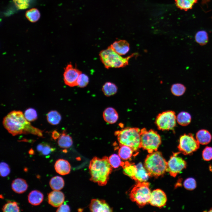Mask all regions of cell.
<instances>
[{"instance_id": "32", "label": "cell", "mask_w": 212, "mask_h": 212, "mask_svg": "<svg viewBox=\"0 0 212 212\" xmlns=\"http://www.w3.org/2000/svg\"><path fill=\"white\" fill-rule=\"evenodd\" d=\"M37 151L41 155H47L54 150V148H52L49 145L45 143H41L37 147Z\"/></svg>"}, {"instance_id": "4", "label": "cell", "mask_w": 212, "mask_h": 212, "mask_svg": "<svg viewBox=\"0 0 212 212\" xmlns=\"http://www.w3.org/2000/svg\"><path fill=\"white\" fill-rule=\"evenodd\" d=\"M120 145L131 147L137 154L141 148L140 130L137 127H126L115 132Z\"/></svg>"}, {"instance_id": "5", "label": "cell", "mask_w": 212, "mask_h": 212, "mask_svg": "<svg viewBox=\"0 0 212 212\" xmlns=\"http://www.w3.org/2000/svg\"><path fill=\"white\" fill-rule=\"evenodd\" d=\"M132 54L126 57H123L115 52L109 46L105 49L101 51L99 53L100 59L105 67L107 69L110 68L123 67L128 65L129 59L135 55Z\"/></svg>"}, {"instance_id": "34", "label": "cell", "mask_w": 212, "mask_h": 212, "mask_svg": "<svg viewBox=\"0 0 212 212\" xmlns=\"http://www.w3.org/2000/svg\"><path fill=\"white\" fill-rule=\"evenodd\" d=\"M4 212H18L20 211L19 207L17 203L15 201H8L2 208Z\"/></svg>"}, {"instance_id": "21", "label": "cell", "mask_w": 212, "mask_h": 212, "mask_svg": "<svg viewBox=\"0 0 212 212\" xmlns=\"http://www.w3.org/2000/svg\"><path fill=\"white\" fill-rule=\"evenodd\" d=\"M44 199L43 194L40 191L34 190L32 191L28 196V200L29 203L33 205H39Z\"/></svg>"}, {"instance_id": "3", "label": "cell", "mask_w": 212, "mask_h": 212, "mask_svg": "<svg viewBox=\"0 0 212 212\" xmlns=\"http://www.w3.org/2000/svg\"><path fill=\"white\" fill-rule=\"evenodd\" d=\"M167 164L162 153L157 150L147 156L144 166L150 176L157 178L167 172Z\"/></svg>"}, {"instance_id": "12", "label": "cell", "mask_w": 212, "mask_h": 212, "mask_svg": "<svg viewBox=\"0 0 212 212\" xmlns=\"http://www.w3.org/2000/svg\"><path fill=\"white\" fill-rule=\"evenodd\" d=\"M167 201L165 192L160 189H157L151 192L149 203L152 206L160 208L165 205Z\"/></svg>"}, {"instance_id": "28", "label": "cell", "mask_w": 212, "mask_h": 212, "mask_svg": "<svg viewBox=\"0 0 212 212\" xmlns=\"http://www.w3.org/2000/svg\"><path fill=\"white\" fill-rule=\"evenodd\" d=\"M191 117L190 114L186 112H180L177 115L176 120L180 125L186 126L189 124L191 122Z\"/></svg>"}, {"instance_id": "38", "label": "cell", "mask_w": 212, "mask_h": 212, "mask_svg": "<svg viewBox=\"0 0 212 212\" xmlns=\"http://www.w3.org/2000/svg\"><path fill=\"white\" fill-rule=\"evenodd\" d=\"M183 186L186 189L189 190H192L196 187V181L193 178H189L185 180L183 183Z\"/></svg>"}, {"instance_id": "1", "label": "cell", "mask_w": 212, "mask_h": 212, "mask_svg": "<svg viewBox=\"0 0 212 212\" xmlns=\"http://www.w3.org/2000/svg\"><path fill=\"white\" fill-rule=\"evenodd\" d=\"M3 124L8 132L13 136L30 133L43 136V131L32 126L20 111L14 110L9 112L4 118Z\"/></svg>"}, {"instance_id": "13", "label": "cell", "mask_w": 212, "mask_h": 212, "mask_svg": "<svg viewBox=\"0 0 212 212\" xmlns=\"http://www.w3.org/2000/svg\"><path fill=\"white\" fill-rule=\"evenodd\" d=\"M90 211L93 212H111L112 208L105 201L98 199H92L89 206Z\"/></svg>"}, {"instance_id": "26", "label": "cell", "mask_w": 212, "mask_h": 212, "mask_svg": "<svg viewBox=\"0 0 212 212\" xmlns=\"http://www.w3.org/2000/svg\"><path fill=\"white\" fill-rule=\"evenodd\" d=\"M102 91L105 95L107 97H110L117 93V87L115 84L112 82H107L103 85Z\"/></svg>"}, {"instance_id": "24", "label": "cell", "mask_w": 212, "mask_h": 212, "mask_svg": "<svg viewBox=\"0 0 212 212\" xmlns=\"http://www.w3.org/2000/svg\"><path fill=\"white\" fill-rule=\"evenodd\" d=\"M198 1V0H175L177 7L185 11L192 9Z\"/></svg>"}, {"instance_id": "27", "label": "cell", "mask_w": 212, "mask_h": 212, "mask_svg": "<svg viewBox=\"0 0 212 212\" xmlns=\"http://www.w3.org/2000/svg\"><path fill=\"white\" fill-rule=\"evenodd\" d=\"M49 183L51 188L54 191L61 190L64 187V185L63 178L58 176L52 177L50 180Z\"/></svg>"}, {"instance_id": "9", "label": "cell", "mask_w": 212, "mask_h": 212, "mask_svg": "<svg viewBox=\"0 0 212 212\" xmlns=\"http://www.w3.org/2000/svg\"><path fill=\"white\" fill-rule=\"evenodd\" d=\"M199 143L191 133L184 134L179 138L178 148L184 155H190L199 147Z\"/></svg>"}, {"instance_id": "23", "label": "cell", "mask_w": 212, "mask_h": 212, "mask_svg": "<svg viewBox=\"0 0 212 212\" xmlns=\"http://www.w3.org/2000/svg\"><path fill=\"white\" fill-rule=\"evenodd\" d=\"M122 166L124 174L132 179L137 171L136 165L134 163L126 161L124 163Z\"/></svg>"}, {"instance_id": "20", "label": "cell", "mask_w": 212, "mask_h": 212, "mask_svg": "<svg viewBox=\"0 0 212 212\" xmlns=\"http://www.w3.org/2000/svg\"><path fill=\"white\" fill-rule=\"evenodd\" d=\"M196 138L200 144L205 145L211 141L212 136L208 131L202 129L199 130L196 133Z\"/></svg>"}, {"instance_id": "10", "label": "cell", "mask_w": 212, "mask_h": 212, "mask_svg": "<svg viewBox=\"0 0 212 212\" xmlns=\"http://www.w3.org/2000/svg\"><path fill=\"white\" fill-rule=\"evenodd\" d=\"M180 153L179 152L173 153L168 162L167 172L173 177H176L187 166L186 161L178 156Z\"/></svg>"}, {"instance_id": "40", "label": "cell", "mask_w": 212, "mask_h": 212, "mask_svg": "<svg viewBox=\"0 0 212 212\" xmlns=\"http://www.w3.org/2000/svg\"><path fill=\"white\" fill-rule=\"evenodd\" d=\"M202 156L203 159L207 161L212 160V147L207 146L202 152Z\"/></svg>"}, {"instance_id": "7", "label": "cell", "mask_w": 212, "mask_h": 212, "mask_svg": "<svg viewBox=\"0 0 212 212\" xmlns=\"http://www.w3.org/2000/svg\"><path fill=\"white\" fill-rule=\"evenodd\" d=\"M141 148L149 153L157 150L161 143L160 135L154 130H148L144 128L140 130Z\"/></svg>"}, {"instance_id": "31", "label": "cell", "mask_w": 212, "mask_h": 212, "mask_svg": "<svg viewBox=\"0 0 212 212\" xmlns=\"http://www.w3.org/2000/svg\"><path fill=\"white\" fill-rule=\"evenodd\" d=\"M196 42L201 46L206 45L208 41V36L207 32L204 30L198 31L195 36Z\"/></svg>"}, {"instance_id": "44", "label": "cell", "mask_w": 212, "mask_h": 212, "mask_svg": "<svg viewBox=\"0 0 212 212\" xmlns=\"http://www.w3.org/2000/svg\"><path fill=\"white\" fill-rule=\"evenodd\" d=\"M29 153L30 154H33L34 153V151L32 149H31L29 151Z\"/></svg>"}, {"instance_id": "42", "label": "cell", "mask_w": 212, "mask_h": 212, "mask_svg": "<svg viewBox=\"0 0 212 212\" xmlns=\"http://www.w3.org/2000/svg\"><path fill=\"white\" fill-rule=\"evenodd\" d=\"M70 211L69 206L66 203L62 204L56 211L57 212H69Z\"/></svg>"}, {"instance_id": "33", "label": "cell", "mask_w": 212, "mask_h": 212, "mask_svg": "<svg viewBox=\"0 0 212 212\" xmlns=\"http://www.w3.org/2000/svg\"><path fill=\"white\" fill-rule=\"evenodd\" d=\"M170 90L173 95L175 96H179L184 93L186 90V87L182 84L177 83L171 86Z\"/></svg>"}, {"instance_id": "2", "label": "cell", "mask_w": 212, "mask_h": 212, "mask_svg": "<svg viewBox=\"0 0 212 212\" xmlns=\"http://www.w3.org/2000/svg\"><path fill=\"white\" fill-rule=\"evenodd\" d=\"M112 168L107 157L105 156L102 158L94 157L90 161L89 166L90 180L97 183L100 186L105 185L112 171Z\"/></svg>"}, {"instance_id": "46", "label": "cell", "mask_w": 212, "mask_h": 212, "mask_svg": "<svg viewBox=\"0 0 212 212\" xmlns=\"http://www.w3.org/2000/svg\"><path fill=\"white\" fill-rule=\"evenodd\" d=\"M209 212H212V208L210 209L209 211Z\"/></svg>"}, {"instance_id": "15", "label": "cell", "mask_w": 212, "mask_h": 212, "mask_svg": "<svg viewBox=\"0 0 212 212\" xmlns=\"http://www.w3.org/2000/svg\"><path fill=\"white\" fill-rule=\"evenodd\" d=\"M110 46L115 52L121 56L126 54L130 50L129 43L124 40L115 41Z\"/></svg>"}, {"instance_id": "35", "label": "cell", "mask_w": 212, "mask_h": 212, "mask_svg": "<svg viewBox=\"0 0 212 212\" xmlns=\"http://www.w3.org/2000/svg\"><path fill=\"white\" fill-rule=\"evenodd\" d=\"M24 115L26 119L29 122L34 121L37 118L36 111L32 108L27 109L24 112Z\"/></svg>"}, {"instance_id": "18", "label": "cell", "mask_w": 212, "mask_h": 212, "mask_svg": "<svg viewBox=\"0 0 212 212\" xmlns=\"http://www.w3.org/2000/svg\"><path fill=\"white\" fill-rule=\"evenodd\" d=\"M103 116L104 120L109 124H114L115 123L118 119V114L114 108L108 107L104 111Z\"/></svg>"}, {"instance_id": "6", "label": "cell", "mask_w": 212, "mask_h": 212, "mask_svg": "<svg viewBox=\"0 0 212 212\" xmlns=\"http://www.w3.org/2000/svg\"><path fill=\"white\" fill-rule=\"evenodd\" d=\"M149 186L147 182H137L130 193V199L140 207L149 203L151 193Z\"/></svg>"}, {"instance_id": "17", "label": "cell", "mask_w": 212, "mask_h": 212, "mask_svg": "<svg viewBox=\"0 0 212 212\" xmlns=\"http://www.w3.org/2000/svg\"><path fill=\"white\" fill-rule=\"evenodd\" d=\"M136 166L137 171L132 179L137 182H147L150 176L144 166L141 163H139Z\"/></svg>"}, {"instance_id": "19", "label": "cell", "mask_w": 212, "mask_h": 212, "mask_svg": "<svg viewBox=\"0 0 212 212\" xmlns=\"http://www.w3.org/2000/svg\"><path fill=\"white\" fill-rule=\"evenodd\" d=\"M28 185L26 181L21 178H17L13 180L11 183L13 190L16 193L21 194L27 190Z\"/></svg>"}, {"instance_id": "41", "label": "cell", "mask_w": 212, "mask_h": 212, "mask_svg": "<svg viewBox=\"0 0 212 212\" xmlns=\"http://www.w3.org/2000/svg\"><path fill=\"white\" fill-rule=\"evenodd\" d=\"M10 169L8 165L4 162H1L0 164V175L6 177L10 173Z\"/></svg>"}, {"instance_id": "30", "label": "cell", "mask_w": 212, "mask_h": 212, "mask_svg": "<svg viewBox=\"0 0 212 212\" xmlns=\"http://www.w3.org/2000/svg\"><path fill=\"white\" fill-rule=\"evenodd\" d=\"M48 122L50 124L55 125L58 124L61 120V116L59 113L56 110H51L47 115Z\"/></svg>"}, {"instance_id": "43", "label": "cell", "mask_w": 212, "mask_h": 212, "mask_svg": "<svg viewBox=\"0 0 212 212\" xmlns=\"http://www.w3.org/2000/svg\"><path fill=\"white\" fill-rule=\"evenodd\" d=\"M52 138L55 140L59 138L61 135L59 132L55 130L52 132Z\"/></svg>"}, {"instance_id": "8", "label": "cell", "mask_w": 212, "mask_h": 212, "mask_svg": "<svg viewBox=\"0 0 212 212\" xmlns=\"http://www.w3.org/2000/svg\"><path fill=\"white\" fill-rule=\"evenodd\" d=\"M176 120L175 112L168 110L159 114L155 119V123L159 130H172L176 125Z\"/></svg>"}, {"instance_id": "16", "label": "cell", "mask_w": 212, "mask_h": 212, "mask_svg": "<svg viewBox=\"0 0 212 212\" xmlns=\"http://www.w3.org/2000/svg\"><path fill=\"white\" fill-rule=\"evenodd\" d=\"M54 166L56 172L60 175H65L70 172V165L66 160L62 159H58L56 161Z\"/></svg>"}, {"instance_id": "25", "label": "cell", "mask_w": 212, "mask_h": 212, "mask_svg": "<svg viewBox=\"0 0 212 212\" xmlns=\"http://www.w3.org/2000/svg\"><path fill=\"white\" fill-rule=\"evenodd\" d=\"M120 146L118 154L121 158L125 160L130 159L135 152L134 150L131 147L127 146L121 145Z\"/></svg>"}, {"instance_id": "36", "label": "cell", "mask_w": 212, "mask_h": 212, "mask_svg": "<svg viewBox=\"0 0 212 212\" xmlns=\"http://www.w3.org/2000/svg\"><path fill=\"white\" fill-rule=\"evenodd\" d=\"M120 157L119 155L115 154L111 155L108 158L109 163L114 168H117L121 165L122 162L121 160Z\"/></svg>"}, {"instance_id": "22", "label": "cell", "mask_w": 212, "mask_h": 212, "mask_svg": "<svg viewBox=\"0 0 212 212\" xmlns=\"http://www.w3.org/2000/svg\"><path fill=\"white\" fill-rule=\"evenodd\" d=\"M58 144L59 146L63 148H68L72 145L73 141L71 137L67 134L65 130H63L58 138Z\"/></svg>"}, {"instance_id": "37", "label": "cell", "mask_w": 212, "mask_h": 212, "mask_svg": "<svg viewBox=\"0 0 212 212\" xmlns=\"http://www.w3.org/2000/svg\"><path fill=\"white\" fill-rule=\"evenodd\" d=\"M89 82V78L86 74L82 73L77 80V86L80 88L86 87Z\"/></svg>"}, {"instance_id": "11", "label": "cell", "mask_w": 212, "mask_h": 212, "mask_svg": "<svg viewBox=\"0 0 212 212\" xmlns=\"http://www.w3.org/2000/svg\"><path fill=\"white\" fill-rule=\"evenodd\" d=\"M82 72L74 67L71 63L67 64L64 69L63 80L65 84L70 87L77 86L78 78Z\"/></svg>"}, {"instance_id": "29", "label": "cell", "mask_w": 212, "mask_h": 212, "mask_svg": "<svg viewBox=\"0 0 212 212\" xmlns=\"http://www.w3.org/2000/svg\"><path fill=\"white\" fill-rule=\"evenodd\" d=\"M25 16L30 22L34 23L40 19V14L39 10L36 8H32L26 11Z\"/></svg>"}, {"instance_id": "39", "label": "cell", "mask_w": 212, "mask_h": 212, "mask_svg": "<svg viewBox=\"0 0 212 212\" xmlns=\"http://www.w3.org/2000/svg\"><path fill=\"white\" fill-rule=\"evenodd\" d=\"M13 1L19 9H26L29 6L30 0H13Z\"/></svg>"}, {"instance_id": "45", "label": "cell", "mask_w": 212, "mask_h": 212, "mask_svg": "<svg viewBox=\"0 0 212 212\" xmlns=\"http://www.w3.org/2000/svg\"><path fill=\"white\" fill-rule=\"evenodd\" d=\"M210 0H201V1H202V2L204 3L210 1Z\"/></svg>"}, {"instance_id": "14", "label": "cell", "mask_w": 212, "mask_h": 212, "mask_svg": "<svg viewBox=\"0 0 212 212\" xmlns=\"http://www.w3.org/2000/svg\"><path fill=\"white\" fill-rule=\"evenodd\" d=\"M64 199V195L63 193L59 191L54 190L48 195L49 203L55 207H59L62 204Z\"/></svg>"}]
</instances>
